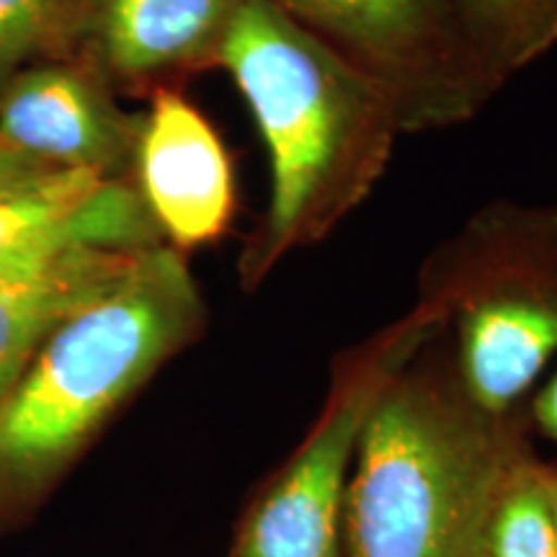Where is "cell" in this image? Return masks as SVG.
<instances>
[{"instance_id": "7", "label": "cell", "mask_w": 557, "mask_h": 557, "mask_svg": "<svg viewBox=\"0 0 557 557\" xmlns=\"http://www.w3.org/2000/svg\"><path fill=\"white\" fill-rule=\"evenodd\" d=\"M137 135L139 120L116 107L88 58L24 67L0 86V143L47 169L124 178Z\"/></svg>"}, {"instance_id": "9", "label": "cell", "mask_w": 557, "mask_h": 557, "mask_svg": "<svg viewBox=\"0 0 557 557\" xmlns=\"http://www.w3.org/2000/svg\"><path fill=\"white\" fill-rule=\"evenodd\" d=\"M132 173L160 238L178 253L218 243L233 225V160L212 122L178 88L150 94Z\"/></svg>"}, {"instance_id": "3", "label": "cell", "mask_w": 557, "mask_h": 557, "mask_svg": "<svg viewBox=\"0 0 557 557\" xmlns=\"http://www.w3.org/2000/svg\"><path fill=\"white\" fill-rule=\"evenodd\" d=\"M205 325L186 256L165 243L135 253L109 287L60 320L0 398V498L58 475Z\"/></svg>"}, {"instance_id": "10", "label": "cell", "mask_w": 557, "mask_h": 557, "mask_svg": "<svg viewBox=\"0 0 557 557\" xmlns=\"http://www.w3.org/2000/svg\"><path fill=\"white\" fill-rule=\"evenodd\" d=\"M240 0H88V60L122 86L176 88L178 75L220 67Z\"/></svg>"}, {"instance_id": "16", "label": "cell", "mask_w": 557, "mask_h": 557, "mask_svg": "<svg viewBox=\"0 0 557 557\" xmlns=\"http://www.w3.org/2000/svg\"><path fill=\"white\" fill-rule=\"evenodd\" d=\"M52 171L54 169L34 163V160L18 156V152H13L11 148H5V145L0 143V191L13 189V186H21V184H29V181L47 176V173Z\"/></svg>"}, {"instance_id": "13", "label": "cell", "mask_w": 557, "mask_h": 557, "mask_svg": "<svg viewBox=\"0 0 557 557\" xmlns=\"http://www.w3.org/2000/svg\"><path fill=\"white\" fill-rule=\"evenodd\" d=\"M555 475L557 465L537 451L519 465L493 508L485 557H557Z\"/></svg>"}, {"instance_id": "6", "label": "cell", "mask_w": 557, "mask_h": 557, "mask_svg": "<svg viewBox=\"0 0 557 557\" xmlns=\"http://www.w3.org/2000/svg\"><path fill=\"white\" fill-rule=\"evenodd\" d=\"M385 90L403 132L449 129L493 99L459 0H269Z\"/></svg>"}, {"instance_id": "15", "label": "cell", "mask_w": 557, "mask_h": 557, "mask_svg": "<svg viewBox=\"0 0 557 557\" xmlns=\"http://www.w3.org/2000/svg\"><path fill=\"white\" fill-rule=\"evenodd\" d=\"M527 418L532 434L557 444V367L527 400Z\"/></svg>"}, {"instance_id": "2", "label": "cell", "mask_w": 557, "mask_h": 557, "mask_svg": "<svg viewBox=\"0 0 557 557\" xmlns=\"http://www.w3.org/2000/svg\"><path fill=\"white\" fill-rule=\"evenodd\" d=\"M527 406L472 398L447 333L387 382L361 431L341 513V557H485L493 508L534 455Z\"/></svg>"}, {"instance_id": "4", "label": "cell", "mask_w": 557, "mask_h": 557, "mask_svg": "<svg viewBox=\"0 0 557 557\" xmlns=\"http://www.w3.org/2000/svg\"><path fill=\"white\" fill-rule=\"evenodd\" d=\"M416 305L442 320L480 406L524 408L557 357V205L480 207L423 259Z\"/></svg>"}, {"instance_id": "5", "label": "cell", "mask_w": 557, "mask_h": 557, "mask_svg": "<svg viewBox=\"0 0 557 557\" xmlns=\"http://www.w3.org/2000/svg\"><path fill=\"white\" fill-rule=\"evenodd\" d=\"M442 331V320L413 302L338 354L323 410L250 500L230 557H341V513L367 418L387 382Z\"/></svg>"}, {"instance_id": "17", "label": "cell", "mask_w": 557, "mask_h": 557, "mask_svg": "<svg viewBox=\"0 0 557 557\" xmlns=\"http://www.w3.org/2000/svg\"><path fill=\"white\" fill-rule=\"evenodd\" d=\"M553 511H555V532H557V475H555V485H553Z\"/></svg>"}, {"instance_id": "8", "label": "cell", "mask_w": 557, "mask_h": 557, "mask_svg": "<svg viewBox=\"0 0 557 557\" xmlns=\"http://www.w3.org/2000/svg\"><path fill=\"white\" fill-rule=\"evenodd\" d=\"M135 184L90 171H52L0 191V284L21 282L83 250L160 246Z\"/></svg>"}, {"instance_id": "11", "label": "cell", "mask_w": 557, "mask_h": 557, "mask_svg": "<svg viewBox=\"0 0 557 557\" xmlns=\"http://www.w3.org/2000/svg\"><path fill=\"white\" fill-rule=\"evenodd\" d=\"M139 250H83L37 276L0 284V398L60 320L109 287Z\"/></svg>"}, {"instance_id": "1", "label": "cell", "mask_w": 557, "mask_h": 557, "mask_svg": "<svg viewBox=\"0 0 557 557\" xmlns=\"http://www.w3.org/2000/svg\"><path fill=\"white\" fill-rule=\"evenodd\" d=\"M220 67L269 156L267 209L238 261L240 284L253 292L364 205L406 132L377 83L269 0H240Z\"/></svg>"}, {"instance_id": "14", "label": "cell", "mask_w": 557, "mask_h": 557, "mask_svg": "<svg viewBox=\"0 0 557 557\" xmlns=\"http://www.w3.org/2000/svg\"><path fill=\"white\" fill-rule=\"evenodd\" d=\"M88 0H0V86L39 52L81 37Z\"/></svg>"}, {"instance_id": "12", "label": "cell", "mask_w": 557, "mask_h": 557, "mask_svg": "<svg viewBox=\"0 0 557 557\" xmlns=\"http://www.w3.org/2000/svg\"><path fill=\"white\" fill-rule=\"evenodd\" d=\"M459 13L491 96L557 47V0H459Z\"/></svg>"}]
</instances>
